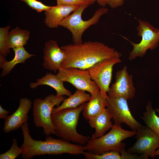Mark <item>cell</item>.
<instances>
[{"label":"cell","instance_id":"cell-1","mask_svg":"<svg viewBox=\"0 0 159 159\" xmlns=\"http://www.w3.org/2000/svg\"><path fill=\"white\" fill-rule=\"evenodd\" d=\"M61 48L65 55L61 66L63 68L73 67L87 70L103 59L121 56L114 48L97 41L70 44Z\"/></svg>","mask_w":159,"mask_h":159},{"label":"cell","instance_id":"cell-2","mask_svg":"<svg viewBox=\"0 0 159 159\" xmlns=\"http://www.w3.org/2000/svg\"><path fill=\"white\" fill-rule=\"evenodd\" d=\"M24 138L21 146L23 152L22 159H30L36 156L46 154L57 155L68 153L72 155L83 154V146L73 144L62 138L55 139L47 136L45 141L36 140L30 134L27 122L21 127Z\"/></svg>","mask_w":159,"mask_h":159},{"label":"cell","instance_id":"cell-3","mask_svg":"<svg viewBox=\"0 0 159 159\" xmlns=\"http://www.w3.org/2000/svg\"><path fill=\"white\" fill-rule=\"evenodd\" d=\"M86 104L85 102L76 108L64 109L52 114L54 135L65 140L83 146L85 145L90 138L78 133L77 127L80 114Z\"/></svg>","mask_w":159,"mask_h":159},{"label":"cell","instance_id":"cell-4","mask_svg":"<svg viewBox=\"0 0 159 159\" xmlns=\"http://www.w3.org/2000/svg\"><path fill=\"white\" fill-rule=\"evenodd\" d=\"M135 134L136 131L127 130L123 129L121 125L114 124L107 134L97 138H90L83 146L84 150L97 154L111 151L120 153L125 147L122 141Z\"/></svg>","mask_w":159,"mask_h":159},{"label":"cell","instance_id":"cell-5","mask_svg":"<svg viewBox=\"0 0 159 159\" xmlns=\"http://www.w3.org/2000/svg\"><path fill=\"white\" fill-rule=\"evenodd\" d=\"M88 6L85 4L80 6L60 24L59 26L67 28L71 32L74 44L82 43V35L84 32L91 26L97 24L101 17L108 11L107 8L102 7L95 11L90 19L84 21L82 19V14Z\"/></svg>","mask_w":159,"mask_h":159},{"label":"cell","instance_id":"cell-6","mask_svg":"<svg viewBox=\"0 0 159 159\" xmlns=\"http://www.w3.org/2000/svg\"><path fill=\"white\" fill-rule=\"evenodd\" d=\"M65 97L50 94L44 99L37 98L33 103V115L34 124L37 127H42L43 133L47 136L54 134L55 128L52 119L54 107L59 106Z\"/></svg>","mask_w":159,"mask_h":159},{"label":"cell","instance_id":"cell-7","mask_svg":"<svg viewBox=\"0 0 159 159\" xmlns=\"http://www.w3.org/2000/svg\"><path fill=\"white\" fill-rule=\"evenodd\" d=\"M137 27L138 36L142 37L141 41L135 43L125 37H122L128 41L133 46L129 54L128 59L132 60L137 57H143L148 49H156L159 44V29L155 27L149 22L138 19Z\"/></svg>","mask_w":159,"mask_h":159},{"label":"cell","instance_id":"cell-8","mask_svg":"<svg viewBox=\"0 0 159 159\" xmlns=\"http://www.w3.org/2000/svg\"><path fill=\"white\" fill-rule=\"evenodd\" d=\"M56 75L63 82L71 84L77 90L87 92L91 95L100 90L87 70L73 67H61Z\"/></svg>","mask_w":159,"mask_h":159},{"label":"cell","instance_id":"cell-9","mask_svg":"<svg viewBox=\"0 0 159 159\" xmlns=\"http://www.w3.org/2000/svg\"><path fill=\"white\" fill-rule=\"evenodd\" d=\"M122 62L120 57H115L102 60L87 69L91 79L99 87L101 93L107 98L112 77L113 67Z\"/></svg>","mask_w":159,"mask_h":159},{"label":"cell","instance_id":"cell-10","mask_svg":"<svg viewBox=\"0 0 159 159\" xmlns=\"http://www.w3.org/2000/svg\"><path fill=\"white\" fill-rule=\"evenodd\" d=\"M127 100L121 97H109L107 99V107L111 113L114 124L120 125L124 123L133 130L143 127L132 115L128 105Z\"/></svg>","mask_w":159,"mask_h":159},{"label":"cell","instance_id":"cell-11","mask_svg":"<svg viewBox=\"0 0 159 159\" xmlns=\"http://www.w3.org/2000/svg\"><path fill=\"white\" fill-rule=\"evenodd\" d=\"M136 141L127 151L131 153L143 154L154 158L159 148V136L147 126L136 130Z\"/></svg>","mask_w":159,"mask_h":159},{"label":"cell","instance_id":"cell-12","mask_svg":"<svg viewBox=\"0 0 159 159\" xmlns=\"http://www.w3.org/2000/svg\"><path fill=\"white\" fill-rule=\"evenodd\" d=\"M115 80L107 93L109 97H121L129 100L135 97L136 89L132 76L128 72L126 66L116 72Z\"/></svg>","mask_w":159,"mask_h":159},{"label":"cell","instance_id":"cell-13","mask_svg":"<svg viewBox=\"0 0 159 159\" xmlns=\"http://www.w3.org/2000/svg\"><path fill=\"white\" fill-rule=\"evenodd\" d=\"M44 68L56 72L61 67L65 55L57 42L53 40L47 41L43 49Z\"/></svg>","mask_w":159,"mask_h":159},{"label":"cell","instance_id":"cell-14","mask_svg":"<svg viewBox=\"0 0 159 159\" xmlns=\"http://www.w3.org/2000/svg\"><path fill=\"white\" fill-rule=\"evenodd\" d=\"M32 104L31 100L27 98L20 99L17 109L5 120L3 129L4 132L9 133L16 130L27 122L29 118L28 113L32 107Z\"/></svg>","mask_w":159,"mask_h":159},{"label":"cell","instance_id":"cell-15","mask_svg":"<svg viewBox=\"0 0 159 159\" xmlns=\"http://www.w3.org/2000/svg\"><path fill=\"white\" fill-rule=\"evenodd\" d=\"M79 6L57 5L45 11L44 23L49 28H56L65 18L76 10Z\"/></svg>","mask_w":159,"mask_h":159},{"label":"cell","instance_id":"cell-16","mask_svg":"<svg viewBox=\"0 0 159 159\" xmlns=\"http://www.w3.org/2000/svg\"><path fill=\"white\" fill-rule=\"evenodd\" d=\"M112 117L109 110L105 108L100 113L89 121L91 127L95 129V133L91 138L95 139L102 136L113 126L111 119Z\"/></svg>","mask_w":159,"mask_h":159},{"label":"cell","instance_id":"cell-17","mask_svg":"<svg viewBox=\"0 0 159 159\" xmlns=\"http://www.w3.org/2000/svg\"><path fill=\"white\" fill-rule=\"evenodd\" d=\"M63 82L56 74L47 72L43 77L37 79L36 82L30 83L29 86L32 89H35L40 85H48L55 90L57 96L69 97L72 95V93L65 87Z\"/></svg>","mask_w":159,"mask_h":159},{"label":"cell","instance_id":"cell-18","mask_svg":"<svg viewBox=\"0 0 159 159\" xmlns=\"http://www.w3.org/2000/svg\"><path fill=\"white\" fill-rule=\"evenodd\" d=\"M14 52V58L10 61H7L2 55L0 54V67L2 69L1 77L8 75L15 66L19 63H24L29 58L35 55L29 53L24 47L13 49Z\"/></svg>","mask_w":159,"mask_h":159},{"label":"cell","instance_id":"cell-19","mask_svg":"<svg viewBox=\"0 0 159 159\" xmlns=\"http://www.w3.org/2000/svg\"><path fill=\"white\" fill-rule=\"evenodd\" d=\"M107 98L104 96L100 90L91 95L90 100L87 103L83 110L84 118L89 120L100 113L107 107Z\"/></svg>","mask_w":159,"mask_h":159},{"label":"cell","instance_id":"cell-20","mask_svg":"<svg viewBox=\"0 0 159 159\" xmlns=\"http://www.w3.org/2000/svg\"><path fill=\"white\" fill-rule=\"evenodd\" d=\"M91 95L86 91L77 90L74 94L64 99L62 104L56 108H54L52 114L66 108H75L86 102L89 101Z\"/></svg>","mask_w":159,"mask_h":159},{"label":"cell","instance_id":"cell-21","mask_svg":"<svg viewBox=\"0 0 159 159\" xmlns=\"http://www.w3.org/2000/svg\"><path fill=\"white\" fill-rule=\"evenodd\" d=\"M30 32L20 28L18 26L9 32L7 44L9 48L13 49L24 47L29 38Z\"/></svg>","mask_w":159,"mask_h":159},{"label":"cell","instance_id":"cell-22","mask_svg":"<svg viewBox=\"0 0 159 159\" xmlns=\"http://www.w3.org/2000/svg\"><path fill=\"white\" fill-rule=\"evenodd\" d=\"M146 111L141 116L146 126L159 136V117L156 114L150 101H148L146 107Z\"/></svg>","mask_w":159,"mask_h":159},{"label":"cell","instance_id":"cell-23","mask_svg":"<svg viewBox=\"0 0 159 159\" xmlns=\"http://www.w3.org/2000/svg\"><path fill=\"white\" fill-rule=\"evenodd\" d=\"M83 154L86 159H121L120 153L116 151L106 152L100 154L84 151Z\"/></svg>","mask_w":159,"mask_h":159},{"label":"cell","instance_id":"cell-24","mask_svg":"<svg viewBox=\"0 0 159 159\" xmlns=\"http://www.w3.org/2000/svg\"><path fill=\"white\" fill-rule=\"evenodd\" d=\"M10 28L9 26L0 28V54L5 57L10 52L7 44L9 30Z\"/></svg>","mask_w":159,"mask_h":159},{"label":"cell","instance_id":"cell-25","mask_svg":"<svg viewBox=\"0 0 159 159\" xmlns=\"http://www.w3.org/2000/svg\"><path fill=\"white\" fill-rule=\"evenodd\" d=\"M23 152L21 147H18L16 138L13 139V143L11 148L7 151L0 155V159H14Z\"/></svg>","mask_w":159,"mask_h":159},{"label":"cell","instance_id":"cell-26","mask_svg":"<svg viewBox=\"0 0 159 159\" xmlns=\"http://www.w3.org/2000/svg\"><path fill=\"white\" fill-rule=\"evenodd\" d=\"M19 0L24 2L29 7L38 13L46 11L52 7L45 5L41 2L37 0Z\"/></svg>","mask_w":159,"mask_h":159},{"label":"cell","instance_id":"cell-27","mask_svg":"<svg viewBox=\"0 0 159 159\" xmlns=\"http://www.w3.org/2000/svg\"><path fill=\"white\" fill-rule=\"evenodd\" d=\"M121 159H148V157L143 154L139 155L135 153H131L126 151L125 148L120 152Z\"/></svg>","mask_w":159,"mask_h":159},{"label":"cell","instance_id":"cell-28","mask_svg":"<svg viewBox=\"0 0 159 159\" xmlns=\"http://www.w3.org/2000/svg\"><path fill=\"white\" fill-rule=\"evenodd\" d=\"M57 5L79 6L85 4L83 0H56Z\"/></svg>","mask_w":159,"mask_h":159},{"label":"cell","instance_id":"cell-29","mask_svg":"<svg viewBox=\"0 0 159 159\" xmlns=\"http://www.w3.org/2000/svg\"><path fill=\"white\" fill-rule=\"evenodd\" d=\"M124 3V0H110L108 5L113 9L122 6Z\"/></svg>","mask_w":159,"mask_h":159},{"label":"cell","instance_id":"cell-30","mask_svg":"<svg viewBox=\"0 0 159 159\" xmlns=\"http://www.w3.org/2000/svg\"><path fill=\"white\" fill-rule=\"evenodd\" d=\"M9 112L3 108L1 105H0V118L5 119L8 116Z\"/></svg>","mask_w":159,"mask_h":159},{"label":"cell","instance_id":"cell-31","mask_svg":"<svg viewBox=\"0 0 159 159\" xmlns=\"http://www.w3.org/2000/svg\"><path fill=\"white\" fill-rule=\"evenodd\" d=\"M110 0H97L96 1L98 5L102 7H105L109 4Z\"/></svg>","mask_w":159,"mask_h":159},{"label":"cell","instance_id":"cell-32","mask_svg":"<svg viewBox=\"0 0 159 159\" xmlns=\"http://www.w3.org/2000/svg\"><path fill=\"white\" fill-rule=\"evenodd\" d=\"M85 4L90 6L94 4L97 0H83Z\"/></svg>","mask_w":159,"mask_h":159},{"label":"cell","instance_id":"cell-33","mask_svg":"<svg viewBox=\"0 0 159 159\" xmlns=\"http://www.w3.org/2000/svg\"><path fill=\"white\" fill-rule=\"evenodd\" d=\"M155 155H156L159 156V148L156 150Z\"/></svg>","mask_w":159,"mask_h":159},{"label":"cell","instance_id":"cell-34","mask_svg":"<svg viewBox=\"0 0 159 159\" xmlns=\"http://www.w3.org/2000/svg\"><path fill=\"white\" fill-rule=\"evenodd\" d=\"M155 111L158 112V113L159 114V108H156L155 109Z\"/></svg>","mask_w":159,"mask_h":159}]
</instances>
